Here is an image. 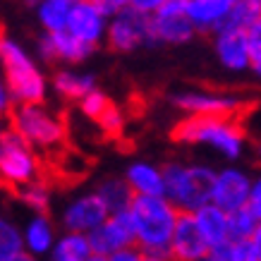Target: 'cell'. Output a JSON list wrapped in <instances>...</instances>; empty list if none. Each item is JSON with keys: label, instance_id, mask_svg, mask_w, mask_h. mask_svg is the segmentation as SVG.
I'll use <instances>...</instances> for the list:
<instances>
[{"label": "cell", "instance_id": "cell-1", "mask_svg": "<svg viewBox=\"0 0 261 261\" xmlns=\"http://www.w3.org/2000/svg\"><path fill=\"white\" fill-rule=\"evenodd\" d=\"M177 208L170 206L163 197H135L127 208L132 235H135V247L144 256H159V259H170L168 247H170V235L175 228Z\"/></svg>", "mask_w": 261, "mask_h": 261}, {"label": "cell", "instance_id": "cell-2", "mask_svg": "<svg viewBox=\"0 0 261 261\" xmlns=\"http://www.w3.org/2000/svg\"><path fill=\"white\" fill-rule=\"evenodd\" d=\"M0 65L15 106H41L48 96V80L19 41L0 32Z\"/></svg>", "mask_w": 261, "mask_h": 261}, {"label": "cell", "instance_id": "cell-3", "mask_svg": "<svg viewBox=\"0 0 261 261\" xmlns=\"http://www.w3.org/2000/svg\"><path fill=\"white\" fill-rule=\"evenodd\" d=\"M163 199L180 214H194L197 208L211 204L216 185V168L185 166L180 161H168L161 166Z\"/></svg>", "mask_w": 261, "mask_h": 261}, {"label": "cell", "instance_id": "cell-4", "mask_svg": "<svg viewBox=\"0 0 261 261\" xmlns=\"http://www.w3.org/2000/svg\"><path fill=\"white\" fill-rule=\"evenodd\" d=\"M173 139L182 144H204L228 161H240L245 153V129L230 118H185L173 127Z\"/></svg>", "mask_w": 261, "mask_h": 261}, {"label": "cell", "instance_id": "cell-5", "mask_svg": "<svg viewBox=\"0 0 261 261\" xmlns=\"http://www.w3.org/2000/svg\"><path fill=\"white\" fill-rule=\"evenodd\" d=\"M8 122L10 132H15L34 151L56 149V146L65 144V137H67L65 120L50 108H46V103H41V106H15Z\"/></svg>", "mask_w": 261, "mask_h": 261}, {"label": "cell", "instance_id": "cell-6", "mask_svg": "<svg viewBox=\"0 0 261 261\" xmlns=\"http://www.w3.org/2000/svg\"><path fill=\"white\" fill-rule=\"evenodd\" d=\"M41 177V159L39 153L22 142L15 132H5L0 142V180L10 187H22Z\"/></svg>", "mask_w": 261, "mask_h": 261}, {"label": "cell", "instance_id": "cell-7", "mask_svg": "<svg viewBox=\"0 0 261 261\" xmlns=\"http://www.w3.org/2000/svg\"><path fill=\"white\" fill-rule=\"evenodd\" d=\"M185 0H161L159 10L149 17V46H182L194 39V29L182 12Z\"/></svg>", "mask_w": 261, "mask_h": 261}, {"label": "cell", "instance_id": "cell-8", "mask_svg": "<svg viewBox=\"0 0 261 261\" xmlns=\"http://www.w3.org/2000/svg\"><path fill=\"white\" fill-rule=\"evenodd\" d=\"M149 17L151 15H142L129 3H125V8L113 19H108L106 27L108 46L118 53H129L139 46H149Z\"/></svg>", "mask_w": 261, "mask_h": 261}, {"label": "cell", "instance_id": "cell-9", "mask_svg": "<svg viewBox=\"0 0 261 261\" xmlns=\"http://www.w3.org/2000/svg\"><path fill=\"white\" fill-rule=\"evenodd\" d=\"M175 108L192 118H230L242 111V101L235 96L208 94V91H177L170 96Z\"/></svg>", "mask_w": 261, "mask_h": 261}, {"label": "cell", "instance_id": "cell-10", "mask_svg": "<svg viewBox=\"0 0 261 261\" xmlns=\"http://www.w3.org/2000/svg\"><path fill=\"white\" fill-rule=\"evenodd\" d=\"M252 177L247 170L238 166H228L223 170H216V185L211 204L218 206L225 214H235L240 208H245L249 192H252Z\"/></svg>", "mask_w": 261, "mask_h": 261}, {"label": "cell", "instance_id": "cell-11", "mask_svg": "<svg viewBox=\"0 0 261 261\" xmlns=\"http://www.w3.org/2000/svg\"><path fill=\"white\" fill-rule=\"evenodd\" d=\"M89 240V249L94 256H111V254L127 249V247H135V235H132V225H129V216L125 214H115L108 216L106 221L87 235Z\"/></svg>", "mask_w": 261, "mask_h": 261}, {"label": "cell", "instance_id": "cell-12", "mask_svg": "<svg viewBox=\"0 0 261 261\" xmlns=\"http://www.w3.org/2000/svg\"><path fill=\"white\" fill-rule=\"evenodd\" d=\"M106 218H108V211H106V206L101 204V199L96 197L94 192H87V194H80L77 199H72L70 204L63 208L60 225L65 228V232L89 235V232H94Z\"/></svg>", "mask_w": 261, "mask_h": 261}, {"label": "cell", "instance_id": "cell-13", "mask_svg": "<svg viewBox=\"0 0 261 261\" xmlns=\"http://www.w3.org/2000/svg\"><path fill=\"white\" fill-rule=\"evenodd\" d=\"M206 252H208V245L201 238L192 214H177L173 235H170V247H168L170 261H197L206 256Z\"/></svg>", "mask_w": 261, "mask_h": 261}, {"label": "cell", "instance_id": "cell-14", "mask_svg": "<svg viewBox=\"0 0 261 261\" xmlns=\"http://www.w3.org/2000/svg\"><path fill=\"white\" fill-rule=\"evenodd\" d=\"M106 27H108V22L98 15V10L94 8L91 0H74L72 3V12L67 19V29H65L70 36L96 48L106 39Z\"/></svg>", "mask_w": 261, "mask_h": 261}, {"label": "cell", "instance_id": "cell-15", "mask_svg": "<svg viewBox=\"0 0 261 261\" xmlns=\"http://www.w3.org/2000/svg\"><path fill=\"white\" fill-rule=\"evenodd\" d=\"M96 48L87 46L70 36L67 32L60 34H43L39 39V56L46 63H84Z\"/></svg>", "mask_w": 261, "mask_h": 261}, {"label": "cell", "instance_id": "cell-16", "mask_svg": "<svg viewBox=\"0 0 261 261\" xmlns=\"http://www.w3.org/2000/svg\"><path fill=\"white\" fill-rule=\"evenodd\" d=\"M230 5H232V0H185L182 3V12L187 17V22L192 24L194 34L197 32L216 34L221 29Z\"/></svg>", "mask_w": 261, "mask_h": 261}, {"label": "cell", "instance_id": "cell-17", "mask_svg": "<svg viewBox=\"0 0 261 261\" xmlns=\"http://www.w3.org/2000/svg\"><path fill=\"white\" fill-rule=\"evenodd\" d=\"M214 46L218 63L230 72L249 70V53H247V39L242 32H216Z\"/></svg>", "mask_w": 261, "mask_h": 261}, {"label": "cell", "instance_id": "cell-18", "mask_svg": "<svg viewBox=\"0 0 261 261\" xmlns=\"http://www.w3.org/2000/svg\"><path fill=\"white\" fill-rule=\"evenodd\" d=\"M19 230H22L24 252L29 254V256H34V259L50 254V249H53V245H56V240H58L56 225H53V221L48 216H32L27 221V225Z\"/></svg>", "mask_w": 261, "mask_h": 261}, {"label": "cell", "instance_id": "cell-19", "mask_svg": "<svg viewBox=\"0 0 261 261\" xmlns=\"http://www.w3.org/2000/svg\"><path fill=\"white\" fill-rule=\"evenodd\" d=\"M122 180L127 182L129 192L135 197H163V182H161V168L146 161H137L127 168Z\"/></svg>", "mask_w": 261, "mask_h": 261}, {"label": "cell", "instance_id": "cell-20", "mask_svg": "<svg viewBox=\"0 0 261 261\" xmlns=\"http://www.w3.org/2000/svg\"><path fill=\"white\" fill-rule=\"evenodd\" d=\"M192 218L197 223V228L201 232L204 242L208 245V249L228 242V214L221 211L218 206H214V204L201 206V208H197L192 214Z\"/></svg>", "mask_w": 261, "mask_h": 261}, {"label": "cell", "instance_id": "cell-21", "mask_svg": "<svg viewBox=\"0 0 261 261\" xmlns=\"http://www.w3.org/2000/svg\"><path fill=\"white\" fill-rule=\"evenodd\" d=\"M48 87H53L60 98L80 103L89 91L96 89V77L91 72H77V70H58L53 80L48 82Z\"/></svg>", "mask_w": 261, "mask_h": 261}, {"label": "cell", "instance_id": "cell-22", "mask_svg": "<svg viewBox=\"0 0 261 261\" xmlns=\"http://www.w3.org/2000/svg\"><path fill=\"white\" fill-rule=\"evenodd\" d=\"M94 194L101 199V204L106 206L108 216L125 214L129 204H132V199H135V194L129 192V187H127V182L122 177H106V180H101L96 185Z\"/></svg>", "mask_w": 261, "mask_h": 261}, {"label": "cell", "instance_id": "cell-23", "mask_svg": "<svg viewBox=\"0 0 261 261\" xmlns=\"http://www.w3.org/2000/svg\"><path fill=\"white\" fill-rule=\"evenodd\" d=\"M261 24V5L256 0H232L218 32H242Z\"/></svg>", "mask_w": 261, "mask_h": 261}, {"label": "cell", "instance_id": "cell-24", "mask_svg": "<svg viewBox=\"0 0 261 261\" xmlns=\"http://www.w3.org/2000/svg\"><path fill=\"white\" fill-rule=\"evenodd\" d=\"M72 3L74 0H43L36 8L39 22L46 34H60L67 29V19L72 12Z\"/></svg>", "mask_w": 261, "mask_h": 261}, {"label": "cell", "instance_id": "cell-25", "mask_svg": "<svg viewBox=\"0 0 261 261\" xmlns=\"http://www.w3.org/2000/svg\"><path fill=\"white\" fill-rule=\"evenodd\" d=\"M89 256H91V249H89L87 235H77V232L60 235L50 249L53 261H87Z\"/></svg>", "mask_w": 261, "mask_h": 261}, {"label": "cell", "instance_id": "cell-26", "mask_svg": "<svg viewBox=\"0 0 261 261\" xmlns=\"http://www.w3.org/2000/svg\"><path fill=\"white\" fill-rule=\"evenodd\" d=\"M17 197L22 201L34 216H48V208H50V187L46 182L41 180H34L29 185H22L17 187Z\"/></svg>", "mask_w": 261, "mask_h": 261}, {"label": "cell", "instance_id": "cell-27", "mask_svg": "<svg viewBox=\"0 0 261 261\" xmlns=\"http://www.w3.org/2000/svg\"><path fill=\"white\" fill-rule=\"evenodd\" d=\"M261 232V221L254 218L247 208H240L235 214H228V242H242Z\"/></svg>", "mask_w": 261, "mask_h": 261}, {"label": "cell", "instance_id": "cell-28", "mask_svg": "<svg viewBox=\"0 0 261 261\" xmlns=\"http://www.w3.org/2000/svg\"><path fill=\"white\" fill-rule=\"evenodd\" d=\"M22 230L12 221L0 216V261H10L12 256L22 254Z\"/></svg>", "mask_w": 261, "mask_h": 261}, {"label": "cell", "instance_id": "cell-29", "mask_svg": "<svg viewBox=\"0 0 261 261\" xmlns=\"http://www.w3.org/2000/svg\"><path fill=\"white\" fill-rule=\"evenodd\" d=\"M111 103L113 101L108 98V94H103L101 89L96 87L94 91H89V94L80 101V111H82V115H84V118H89V120H94V122H96V120L101 118L103 111H106Z\"/></svg>", "mask_w": 261, "mask_h": 261}, {"label": "cell", "instance_id": "cell-30", "mask_svg": "<svg viewBox=\"0 0 261 261\" xmlns=\"http://www.w3.org/2000/svg\"><path fill=\"white\" fill-rule=\"evenodd\" d=\"M232 261H261V232L242 242H232Z\"/></svg>", "mask_w": 261, "mask_h": 261}, {"label": "cell", "instance_id": "cell-31", "mask_svg": "<svg viewBox=\"0 0 261 261\" xmlns=\"http://www.w3.org/2000/svg\"><path fill=\"white\" fill-rule=\"evenodd\" d=\"M96 125L101 127L106 135H120L122 132V125H125V118H122V111H120L115 103H111L106 111H103V115L98 120H96Z\"/></svg>", "mask_w": 261, "mask_h": 261}, {"label": "cell", "instance_id": "cell-32", "mask_svg": "<svg viewBox=\"0 0 261 261\" xmlns=\"http://www.w3.org/2000/svg\"><path fill=\"white\" fill-rule=\"evenodd\" d=\"M245 39H247V53H249V70H254L259 74V70H261V24L247 29Z\"/></svg>", "mask_w": 261, "mask_h": 261}, {"label": "cell", "instance_id": "cell-33", "mask_svg": "<svg viewBox=\"0 0 261 261\" xmlns=\"http://www.w3.org/2000/svg\"><path fill=\"white\" fill-rule=\"evenodd\" d=\"M91 3H94V8L98 10V15H101L106 22L113 19L120 10L125 8V0H91Z\"/></svg>", "mask_w": 261, "mask_h": 261}, {"label": "cell", "instance_id": "cell-34", "mask_svg": "<svg viewBox=\"0 0 261 261\" xmlns=\"http://www.w3.org/2000/svg\"><path fill=\"white\" fill-rule=\"evenodd\" d=\"M245 208L254 216V218H259L261 221V182L259 180L252 182V192H249V199H247Z\"/></svg>", "mask_w": 261, "mask_h": 261}, {"label": "cell", "instance_id": "cell-35", "mask_svg": "<svg viewBox=\"0 0 261 261\" xmlns=\"http://www.w3.org/2000/svg\"><path fill=\"white\" fill-rule=\"evenodd\" d=\"M15 108V101H12V96H10L8 87H5V82L0 80V122H5L10 118V113Z\"/></svg>", "mask_w": 261, "mask_h": 261}, {"label": "cell", "instance_id": "cell-36", "mask_svg": "<svg viewBox=\"0 0 261 261\" xmlns=\"http://www.w3.org/2000/svg\"><path fill=\"white\" fill-rule=\"evenodd\" d=\"M144 254L137 249V247H127V249H120V252L106 256V261H142Z\"/></svg>", "mask_w": 261, "mask_h": 261}, {"label": "cell", "instance_id": "cell-37", "mask_svg": "<svg viewBox=\"0 0 261 261\" xmlns=\"http://www.w3.org/2000/svg\"><path fill=\"white\" fill-rule=\"evenodd\" d=\"M10 261H39V259H34V256H29L27 252H22V254H17V256H12Z\"/></svg>", "mask_w": 261, "mask_h": 261}, {"label": "cell", "instance_id": "cell-38", "mask_svg": "<svg viewBox=\"0 0 261 261\" xmlns=\"http://www.w3.org/2000/svg\"><path fill=\"white\" fill-rule=\"evenodd\" d=\"M142 261H170V259H159V256H144Z\"/></svg>", "mask_w": 261, "mask_h": 261}, {"label": "cell", "instance_id": "cell-39", "mask_svg": "<svg viewBox=\"0 0 261 261\" xmlns=\"http://www.w3.org/2000/svg\"><path fill=\"white\" fill-rule=\"evenodd\" d=\"M5 132H8V127H5L3 122H0V142H3V137H5Z\"/></svg>", "mask_w": 261, "mask_h": 261}, {"label": "cell", "instance_id": "cell-40", "mask_svg": "<svg viewBox=\"0 0 261 261\" xmlns=\"http://www.w3.org/2000/svg\"><path fill=\"white\" fill-rule=\"evenodd\" d=\"M87 261H106V259H101V256H94V254H91V256H89Z\"/></svg>", "mask_w": 261, "mask_h": 261}]
</instances>
